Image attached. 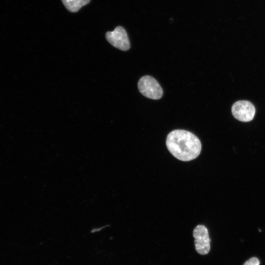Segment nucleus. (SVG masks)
Segmentation results:
<instances>
[{
    "label": "nucleus",
    "mask_w": 265,
    "mask_h": 265,
    "mask_svg": "<svg viewBox=\"0 0 265 265\" xmlns=\"http://www.w3.org/2000/svg\"><path fill=\"white\" fill-rule=\"evenodd\" d=\"M166 145L175 158L184 161L196 159L202 148L199 139L192 132L184 130H175L169 133Z\"/></svg>",
    "instance_id": "obj_1"
},
{
    "label": "nucleus",
    "mask_w": 265,
    "mask_h": 265,
    "mask_svg": "<svg viewBox=\"0 0 265 265\" xmlns=\"http://www.w3.org/2000/svg\"><path fill=\"white\" fill-rule=\"evenodd\" d=\"M106 38L111 45L120 50L126 51L130 48L127 33L122 26H118L113 31H107Z\"/></svg>",
    "instance_id": "obj_4"
},
{
    "label": "nucleus",
    "mask_w": 265,
    "mask_h": 265,
    "mask_svg": "<svg viewBox=\"0 0 265 265\" xmlns=\"http://www.w3.org/2000/svg\"><path fill=\"white\" fill-rule=\"evenodd\" d=\"M138 88L144 96L153 100H159L163 95V90L157 80L150 76L141 77L138 82Z\"/></svg>",
    "instance_id": "obj_2"
},
{
    "label": "nucleus",
    "mask_w": 265,
    "mask_h": 265,
    "mask_svg": "<svg viewBox=\"0 0 265 265\" xmlns=\"http://www.w3.org/2000/svg\"><path fill=\"white\" fill-rule=\"evenodd\" d=\"M260 261L256 257H252L246 261L243 265H259Z\"/></svg>",
    "instance_id": "obj_7"
},
{
    "label": "nucleus",
    "mask_w": 265,
    "mask_h": 265,
    "mask_svg": "<svg viewBox=\"0 0 265 265\" xmlns=\"http://www.w3.org/2000/svg\"><path fill=\"white\" fill-rule=\"evenodd\" d=\"M195 249L201 255L207 254L211 248V239L207 228L202 225H198L193 230Z\"/></svg>",
    "instance_id": "obj_3"
},
{
    "label": "nucleus",
    "mask_w": 265,
    "mask_h": 265,
    "mask_svg": "<svg viewBox=\"0 0 265 265\" xmlns=\"http://www.w3.org/2000/svg\"><path fill=\"white\" fill-rule=\"evenodd\" d=\"M66 9L71 12H78L82 6L89 3L90 0H61Z\"/></svg>",
    "instance_id": "obj_6"
},
{
    "label": "nucleus",
    "mask_w": 265,
    "mask_h": 265,
    "mask_svg": "<svg viewBox=\"0 0 265 265\" xmlns=\"http://www.w3.org/2000/svg\"><path fill=\"white\" fill-rule=\"evenodd\" d=\"M234 117L242 122L251 121L255 113L253 105L247 101H239L234 104L232 107Z\"/></svg>",
    "instance_id": "obj_5"
}]
</instances>
